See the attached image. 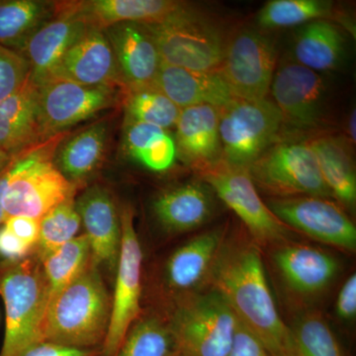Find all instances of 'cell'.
I'll return each instance as SVG.
<instances>
[{
    "label": "cell",
    "instance_id": "74e56055",
    "mask_svg": "<svg viewBox=\"0 0 356 356\" xmlns=\"http://www.w3.org/2000/svg\"><path fill=\"white\" fill-rule=\"evenodd\" d=\"M227 356H273L261 341L238 321L233 346Z\"/></svg>",
    "mask_w": 356,
    "mask_h": 356
},
{
    "label": "cell",
    "instance_id": "d6986e66",
    "mask_svg": "<svg viewBox=\"0 0 356 356\" xmlns=\"http://www.w3.org/2000/svg\"><path fill=\"white\" fill-rule=\"evenodd\" d=\"M225 238L224 229H209L187 241L168 257L163 282L175 300L199 292V288L207 284Z\"/></svg>",
    "mask_w": 356,
    "mask_h": 356
},
{
    "label": "cell",
    "instance_id": "30bf717a",
    "mask_svg": "<svg viewBox=\"0 0 356 356\" xmlns=\"http://www.w3.org/2000/svg\"><path fill=\"white\" fill-rule=\"evenodd\" d=\"M120 225V254L115 271L116 280L108 332L102 346L104 356H116L129 330L140 316L143 252L130 206L122 209Z\"/></svg>",
    "mask_w": 356,
    "mask_h": 356
},
{
    "label": "cell",
    "instance_id": "f35d334b",
    "mask_svg": "<svg viewBox=\"0 0 356 356\" xmlns=\"http://www.w3.org/2000/svg\"><path fill=\"white\" fill-rule=\"evenodd\" d=\"M35 248L14 236L4 225L0 226V257L2 261H22L34 252Z\"/></svg>",
    "mask_w": 356,
    "mask_h": 356
},
{
    "label": "cell",
    "instance_id": "4fadbf2b",
    "mask_svg": "<svg viewBox=\"0 0 356 356\" xmlns=\"http://www.w3.org/2000/svg\"><path fill=\"white\" fill-rule=\"evenodd\" d=\"M266 205L286 227L314 240L355 252L356 228L350 218L329 198L317 196L270 198Z\"/></svg>",
    "mask_w": 356,
    "mask_h": 356
},
{
    "label": "cell",
    "instance_id": "f546056e",
    "mask_svg": "<svg viewBox=\"0 0 356 356\" xmlns=\"http://www.w3.org/2000/svg\"><path fill=\"white\" fill-rule=\"evenodd\" d=\"M124 147L131 159L151 172L170 170L177 159V144L165 129L127 118Z\"/></svg>",
    "mask_w": 356,
    "mask_h": 356
},
{
    "label": "cell",
    "instance_id": "5bb4252c",
    "mask_svg": "<svg viewBox=\"0 0 356 356\" xmlns=\"http://www.w3.org/2000/svg\"><path fill=\"white\" fill-rule=\"evenodd\" d=\"M269 91L283 122L299 129L320 125L327 89L318 72L298 63H286L276 70Z\"/></svg>",
    "mask_w": 356,
    "mask_h": 356
},
{
    "label": "cell",
    "instance_id": "4316f807",
    "mask_svg": "<svg viewBox=\"0 0 356 356\" xmlns=\"http://www.w3.org/2000/svg\"><path fill=\"white\" fill-rule=\"evenodd\" d=\"M107 139L106 122L89 126L58 146L55 165L67 180L77 186L102 163Z\"/></svg>",
    "mask_w": 356,
    "mask_h": 356
},
{
    "label": "cell",
    "instance_id": "4dcf8cb0",
    "mask_svg": "<svg viewBox=\"0 0 356 356\" xmlns=\"http://www.w3.org/2000/svg\"><path fill=\"white\" fill-rule=\"evenodd\" d=\"M116 356H177V343L168 318L140 316L129 330Z\"/></svg>",
    "mask_w": 356,
    "mask_h": 356
},
{
    "label": "cell",
    "instance_id": "7c38bea8",
    "mask_svg": "<svg viewBox=\"0 0 356 356\" xmlns=\"http://www.w3.org/2000/svg\"><path fill=\"white\" fill-rule=\"evenodd\" d=\"M39 88L40 117L44 140L112 108L124 91L108 86H89L50 79Z\"/></svg>",
    "mask_w": 356,
    "mask_h": 356
},
{
    "label": "cell",
    "instance_id": "836d02e7",
    "mask_svg": "<svg viewBox=\"0 0 356 356\" xmlns=\"http://www.w3.org/2000/svg\"><path fill=\"white\" fill-rule=\"evenodd\" d=\"M125 107L126 118L165 130L177 125L181 111L154 86L126 90Z\"/></svg>",
    "mask_w": 356,
    "mask_h": 356
},
{
    "label": "cell",
    "instance_id": "d6a6232c",
    "mask_svg": "<svg viewBox=\"0 0 356 356\" xmlns=\"http://www.w3.org/2000/svg\"><path fill=\"white\" fill-rule=\"evenodd\" d=\"M289 327L296 356H348L321 314H302Z\"/></svg>",
    "mask_w": 356,
    "mask_h": 356
},
{
    "label": "cell",
    "instance_id": "9a60e30c",
    "mask_svg": "<svg viewBox=\"0 0 356 356\" xmlns=\"http://www.w3.org/2000/svg\"><path fill=\"white\" fill-rule=\"evenodd\" d=\"M273 250L271 259L283 284L302 300L327 291L341 268L334 255L311 245L285 242L274 245Z\"/></svg>",
    "mask_w": 356,
    "mask_h": 356
},
{
    "label": "cell",
    "instance_id": "603a6c76",
    "mask_svg": "<svg viewBox=\"0 0 356 356\" xmlns=\"http://www.w3.org/2000/svg\"><path fill=\"white\" fill-rule=\"evenodd\" d=\"M214 193L205 181H192L161 192L154 199L156 221L168 234H181L200 228L214 211Z\"/></svg>",
    "mask_w": 356,
    "mask_h": 356
},
{
    "label": "cell",
    "instance_id": "1f68e13d",
    "mask_svg": "<svg viewBox=\"0 0 356 356\" xmlns=\"http://www.w3.org/2000/svg\"><path fill=\"white\" fill-rule=\"evenodd\" d=\"M41 262L48 283L50 304L92 262L88 236H76Z\"/></svg>",
    "mask_w": 356,
    "mask_h": 356
},
{
    "label": "cell",
    "instance_id": "ba28073f",
    "mask_svg": "<svg viewBox=\"0 0 356 356\" xmlns=\"http://www.w3.org/2000/svg\"><path fill=\"white\" fill-rule=\"evenodd\" d=\"M247 170L255 187L273 198L332 197L309 142L282 143L270 147Z\"/></svg>",
    "mask_w": 356,
    "mask_h": 356
},
{
    "label": "cell",
    "instance_id": "d4e9b609",
    "mask_svg": "<svg viewBox=\"0 0 356 356\" xmlns=\"http://www.w3.org/2000/svg\"><path fill=\"white\" fill-rule=\"evenodd\" d=\"M88 26L105 30L119 23L156 24L184 6L173 0H86L70 1Z\"/></svg>",
    "mask_w": 356,
    "mask_h": 356
},
{
    "label": "cell",
    "instance_id": "3957f363",
    "mask_svg": "<svg viewBox=\"0 0 356 356\" xmlns=\"http://www.w3.org/2000/svg\"><path fill=\"white\" fill-rule=\"evenodd\" d=\"M0 296L6 307V334L0 356H20L43 341L49 288L35 252L22 261H0Z\"/></svg>",
    "mask_w": 356,
    "mask_h": 356
},
{
    "label": "cell",
    "instance_id": "ffe728a7",
    "mask_svg": "<svg viewBox=\"0 0 356 356\" xmlns=\"http://www.w3.org/2000/svg\"><path fill=\"white\" fill-rule=\"evenodd\" d=\"M103 31L113 49L127 90L153 86L161 58L145 25L119 23Z\"/></svg>",
    "mask_w": 356,
    "mask_h": 356
},
{
    "label": "cell",
    "instance_id": "8d00e7d4",
    "mask_svg": "<svg viewBox=\"0 0 356 356\" xmlns=\"http://www.w3.org/2000/svg\"><path fill=\"white\" fill-rule=\"evenodd\" d=\"M30 76V65L22 55L0 46V103L22 88Z\"/></svg>",
    "mask_w": 356,
    "mask_h": 356
},
{
    "label": "cell",
    "instance_id": "44dd1931",
    "mask_svg": "<svg viewBox=\"0 0 356 356\" xmlns=\"http://www.w3.org/2000/svg\"><path fill=\"white\" fill-rule=\"evenodd\" d=\"M154 86L180 109L198 105L224 108L235 97L220 70H191L161 62Z\"/></svg>",
    "mask_w": 356,
    "mask_h": 356
},
{
    "label": "cell",
    "instance_id": "484cf974",
    "mask_svg": "<svg viewBox=\"0 0 356 356\" xmlns=\"http://www.w3.org/2000/svg\"><path fill=\"white\" fill-rule=\"evenodd\" d=\"M58 1L0 0V46L22 54L28 42L58 14Z\"/></svg>",
    "mask_w": 356,
    "mask_h": 356
},
{
    "label": "cell",
    "instance_id": "8992f818",
    "mask_svg": "<svg viewBox=\"0 0 356 356\" xmlns=\"http://www.w3.org/2000/svg\"><path fill=\"white\" fill-rule=\"evenodd\" d=\"M143 25L153 37L165 64L202 72L221 67L226 49L221 31L188 4L161 22Z\"/></svg>",
    "mask_w": 356,
    "mask_h": 356
},
{
    "label": "cell",
    "instance_id": "e575fe53",
    "mask_svg": "<svg viewBox=\"0 0 356 356\" xmlns=\"http://www.w3.org/2000/svg\"><path fill=\"white\" fill-rule=\"evenodd\" d=\"M81 220L74 198L58 204L47 213L40 221L38 242L35 247V254L40 261L57 252L65 243L76 238L81 228Z\"/></svg>",
    "mask_w": 356,
    "mask_h": 356
},
{
    "label": "cell",
    "instance_id": "b9f144b4",
    "mask_svg": "<svg viewBox=\"0 0 356 356\" xmlns=\"http://www.w3.org/2000/svg\"><path fill=\"white\" fill-rule=\"evenodd\" d=\"M337 316L344 321H353L356 316V275L351 274L341 285L337 295Z\"/></svg>",
    "mask_w": 356,
    "mask_h": 356
},
{
    "label": "cell",
    "instance_id": "8fae6325",
    "mask_svg": "<svg viewBox=\"0 0 356 356\" xmlns=\"http://www.w3.org/2000/svg\"><path fill=\"white\" fill-rule=\"evenodd\" d=\"M276 60L273 39L257 30L243 29L226 44L220 72L236 99H264L270 90Z\"/></svg>",
    "mask_w": 356,
    "mask_h": 356
},
{
    "label": "cell",
    "instance_id": "ac0fdd59",
    "mask_svg": "<svg viewBox=\"0 0 356 356\" xmlns=\"http://www.w3.org/2000/svg\"><path fill=\"white\" fill-rule=\"evenodd\" d=\"M76 207L86 229L92 262L99 268L116 271L121 247L120 215L113 198L105 187H88L76 201Z\"/></svg>",
    "mask_w": 356,
    "mask_h": 356
},
{
    "label": "cell",
    "instance_id": "ab89813d",
    "mask_svg": "<svg viewBox=\"0 0 356 356\" xmlns=\"http://www.w3.org/2000/svg\"><path fill=\"white\" fill-rule=\"evenodd\" d=\"M40 221L34 218L14 216L7 218L3 225L14 236L35 248L39 238Z\"/></svg>",
    "mask_w": 356,
    "mask_h": 356
},
{
    "label": "cell",
    "instance_id": "60d3db41",
    "mask_svg": "<svg viewBox=\"0 0 356 356\" xmlns=\"http://www.w3.org/2000/svg\"><path fill=\"white\" fill-rule=\"evenodd\" d=\"M20 356H104L102 348L81 350L42 341L35 344Z\"/></svg>",
    "mask_w": 356,
    "mask_h": 356
},
{
    "label": "cell",
    "instance_id": "277c9868",
    "mask_svg": "<svg viewBox=\"0 0 356 356\" xmlns=\"http://www.w3.org/2000/svg\"><path fill=\"white\" fill-rule=\"evenodd\" d=\"M65 135L58 134L13 159V177L3 199L6 220L14 216L41 220L58 204L74 197L76 185L54 163Z\"/></svg>",
    "mask_w": 356,
    "mask_h": 356
},
{
    "label": "cell",
    "instance_id": "f1b7e54d",
    "mask_svg": "<svg viewBox=\"0 0 356 356\" xmlns=\"http://www.w3.org/2000/svg\"><path fill=\"white\" fill-rule=\"evenodd\" d=\"M317 159L321 175L332 197L346 207L355 208L356 175L348 147L343 140L322 137L309 142Z\"/></svg>",
    "mask_w": 356,
    "mask_h": 356
},
{
    "label": "cell",
    "instance_id": "7402d4cb",
    "mask_svg": "<svg viewBox=\"0 0 356 356\" xmlns=\"http://www.w3.org/2000/svg\"><path fill=\"white\" fill-rule=\"evenodd\" d=\"M39 88L31 79L0 103V147L11 158L44 142Z\"/></svg>",
    "mask_w": 356,
    "mask_h": 356
},
{
    "label": "cell",
    "instance_id": "83f0119b",
    "mask_svg": "<svg viewBox=\"0 0 356 356\" xmlns=\"http://www.w3.org/2000/svg\"><path fill=\"white\" fill-rule=\"evenodd\" d=\"M343 53V33L329 21H312L295 35L293 54L296 63L314 72L337 69Z\"/></svg>",
    "mask_w": 356,
    "mask_h": 356
},
{
    "label": "cell",
    "instance_id": "ee69618b",
    "mask_svg": "<svg viewBox=\"0 0 356 356\" xmlns=\"http://www.w3.org/2000/svg\"><path fill=\"white\" fill-rule=\"evenodd\" d=\"M356 113L355 108H353V111L350 115V119H348V134H350V138L351 142L355 143L356 133H355V121Z\"/></svg>",
    "mask_w": 356,
    "mask_h": 356
},
{
    "label": "cell",
    "instance_id": "9c48e42d",
    "mask_svg": "<svg viewBox=\"0 0 356 356\" xmlns=\"http://www.w3.org/2000/svg\"><path fill=\"white\" fill-rule=\"evenodd\" d=\"M203 180L242 220L255 243L276 245L289 242V229L262 200L247 168L221 161L203 170Z\"/></svg>",
    "mask_w": 356,
    "mask_h": 356
},
{
    "label": "cell",
    "instance_id": "d590c367",
    "mask_svg": "<svg viewBox=\"0 0 356 356\" xmlns=\"http://www.w3.org/2000/svg\"><path fill=\"white\" fill-rule=\"evenodd\" d=\"M327 0H271L257 14V22L264 28H286L325 19L332 13Z\"/></svg>",
    "mask_w": 356,
    "mask_h": 356
},
{
    "label": "cell",
    "instance_id": "cb8c5ba5",
    "mask_svg": "<svg viewBox=\"0 0 356 356\" xmlns=\"http://www.w3.org/2000/svg\"><path fill=\"white\" fill-rule=\"evenodd\" d=\"M220 109L198 105L181 109L177 122L178 149L189 163L206 170L222 161Z\"/></svg>",
    "mask_w": 356,
    "mask_h": 356
},
{
    "label": "cell",
    "instance_id": "7a4b0ae2",
    "mask_svg": "<svg viewBox=\"0 0 356 356\" xmlns=\"http://www.w3.org/2000/svg\"><path fill=\"white\" fill-rule=\"evenodd\" d=\"M112 299L93 262L50 302L43 341L81 348H102L111 317Z\"/></svg>",
    "mask_w": 356,
    "mask_h": 356
},
{
    "label": "cell",
    "instance_id": "f6af8a7d",
    "mask_svg": "<svg viewBox=\"0 0 356 356\" xmlns=\"http://www.w3.org/2000/svg\"><path fill=\"white\" fill-rule=\"evenodd\" d=\"M13 158H11L8 154L6 153L3 149L0 147V173L3 172L4 170L10 165Z\"/></svg>",
    "mask_w": 356,
    "mask_h": 356
},
{
    "label": "cell",
    "instance_id": "7bdbcfd3",
    "mask_svg": "<svg viewBox=\"0 0 356 356\" xmlns=\"http://www.w3.org/2000/svg\"><path fill=\"white\" fill-rule=\"evenodd\" d=\"M14 159V158H13ZM13 161L10 165L7 166L6 170L0 173V226L3 225L6 221V213H4L3 199L6 195V191L7 186H8L9 181H10L11 177H13Z\"/></svg>",
    "mask_w": 356,
    "mask_h": 356
},
{
    "label": "cell",
    "instance_id": "2e32d148",
    "mask_svg": "<svg viewBox=\"0 0 356 356\" xmlns=\"http://www.w3.org/2000/svg\"><path fill=\"white\" fill-rule=\"evenodd\" d=\"M50 79L89 86H108L126 92L111 44L103 30L90 27L65 53Z\"/></svg>",
    "mask_w": 356,
    "mask_h": 356
},
{
    "label": "cell",
    "instance_id": "5b68a950",
    "mask_svg": "<svg viewBox=\"0 0 356 356\" xmlns=\"http://www.w3.org/2000/svg\"><path fill=\"white\" fill-rule=\"evenodd\" d=\"M177 356H227L235 339L238 320L214 290L175 300L168 318Z\"/></svg>",
    "mask_w": 356,
    "mask_h": 356
},
{
    "label": "cell",
    "instance_id": "52a82bcc",
    "mask_svg": "<svg viewBox=\"0 0 356 356\" xmlns=\"http://www.w3.org/2000/svg\"><path fill=\"white\" fill-rule=\"evenodd\" d=\"M282 123V114L271 100L235 98L220 109L222 163L248 168L270 147Z\"/></svg>",
    "mask_w": 356,
    "mask_h": 356
},
{
    "label": "cell",
    "instance_id": "6da1fadb",
    "mask_svg": "<svg viewBox=\"0 0 356 356\" xmlns=\"http://www.w3.org/2000/svg\"><path fill=\"white\" fill-rule=\"evenodd\" d=\"M207 284L273 356H296L289 325L281 318L261 250L247 238L222 243Z\"/></svg>",
    "mask_w": 356,
    "mask_h": 356
},
{
    "label": "cell",
    "instance_id": "e0dca14e",
    "mask_svg": "<svg viewBox=\"0 0 356 356\" xmlns=\"http://www.w3.org/2000/svg\"><path fill=\"white\" fill-rule=\"evenodd\" d=\"M89 26L70 1H58V14L28 42L21 55L30 65V79L41 86Z\"/></svg>",
    "mask_w": 356,
    "mask_h": 356
}]
</instances>
